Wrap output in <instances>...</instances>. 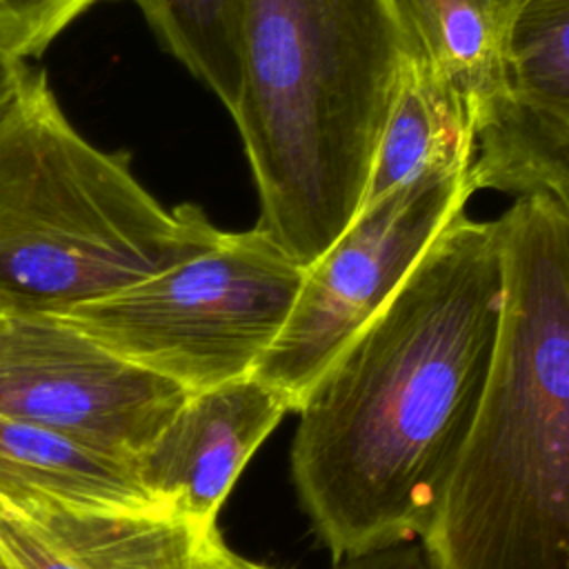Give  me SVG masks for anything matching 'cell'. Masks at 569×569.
I'll list each match as a JSON object with an SVG mask.
<instances>
[{"label":"cell","mask_w":569,"mask_h":569,"mask_svg":"<svg viewBox=\"0 0 569 569\" xmlns=\"http://www.w3.org/2000/svg\"><path fill=\"white\" fill-rule=\"evenodd\" d=\"M0 318H2V316H0Z\"/></svg>","instance_id":"obj_21"},{"label":"cell","mask_w":569,"mask_h":569,"mask_svg":"<svg viewBox=\"0 0 569 569\" xmlns=\"http://www.w3.org/2000/svg\"><path fill=\"white\" fill-rule=\"evenodd\" d=\"M198 204L167 209L124 151L84 138L47 73L0 104V316L64 313L220 238Z\"/></svg>","instance_id":"obj_4"},{"label":"cell","mask_w":569,"mask_h":569,"mask_svg":"<svg viewBox=\"0 0 569 569\" xmlns=\"http://www.w3.org/2000/svg\"><path fill=\"white\" fill-rule=\"evenodd\" d=\"M160 44L231 113L240 93L242 0H131Z\"/></svg>","instance_id":"obj_14"},{"label":"cell","mask_w":569,"mask_h":569,"mask_svg":"<svg viewBox=\"0 0 569 569\" xmlns=\"http://www.w3.org/2000/svg\"><path fill=\"white\" fill-rule=\"evenodd\" d=\"M333 569H433L422 545L396 542L333 560Z\"/></svg>","instance_id":"obj_17"},{"label":"cell","mask_w":569,"mask_h":569,"mask_svg":"<svg viewBox=\"0 0 569 569\" xmlns=\"http://www.w3.org/2000/svg\"><path fill=\"white\" fill-rule=\"evenodd\" d=\"M405 60L440 78L476 129L502 91L516 22L527 0H387Z\"/></svg>","instance_id":"obj_10"},{"label":"cell","mask_w":569,"mask_h":569,"mask_svg":"<svg viewBox=\"0 0 569 569\" xmlns=\"http://www.w3.org/2000/svg\"><path fill=\"white\" fill-rule=\"evenodd\" d=\"M191 569H269V567L251 562V560L238 556L236 551H231L222 542L218 529L211 527L200 536V540L196 545Z\"/></svg>","instance_id":"obj_18"},{"label":"cell","mask_w":569,"mask_h":569,"mask_svg":"<svg viewBox=\"0 0 569 569\" xmlns=\"http://www.w3.org/2000/svg\"><path fill=\"white\" fill-rule=\"evenodd\" d=\"M287 411L284 398L256 376L193 391L136 458L138 476L162 511L207 531L216 527L240 471Z\"/></svg>","instance_id":"obj_9"},{"label":"cell","mask_w":569,"mask_h":569,"mask_svg":"<svg viewBox=\"0 0 569 569\" xmlns=\"http://www.w3.org/2000/svg\"><path fill=\"white\" fill-rule=\"evenodd\" d=\"M476 122L465 102L431 71L405 60L382 122L360 207L429 176L469 173Z\"/></svg>","instance_id":"obj_11"},{"label":"cell","mask_w":569,"mask_h":569,"mask_svg":"<svg viewBox=\"0 0 569 569\" xmlns=\"http://www.w3.org/2000/svg\"><path fill=\"white\" fill-rule=\"evenodd\" d=\"M107 0H0V56H42L78 18Z\"/></svg>","instance_id":"obj_15"},{"label":"cell","mask_w":569,"mask_h":569,"mask_svg":"<svg viewBox=\"0 0 569 569\" xmlns=\"http://www.w3.org/2000/svg\"><path fill=\"white\" fill-rule=\"evenodd\" d=\"M0 498H49L104 509L158 507L136 460L7 416H0Z\"/></svg>","instance_id":"obj_12"},{"label":"cell","mask_w":569,"mask_h":569,"mask_svg":"<svg viewBox=\"0 0 569 569\" xmlns=\"http://www.w3.org/2000/svg\"><path fill=\"white\" fill-rule=\"evenodd\" d=\"M0 569H11V565H9V560L4 558V553H2V549H0Z\"/></svg>","instance_id":"obj_20"},{"label":"cell","mask_w":569,"mask_h":569,"mask_svg":"<svg viewBox=\"0 0 569 569\" xmlns=\"http://www.w3.org/2000/svg\"><path fill=\"white\" fill-rule=\"evenodd\" d=\"M305 267L258 224L64 313L120 358L189 393L253 376Z\"/></svg>","instance_id":"obj_5"},{"label":"cell","mask_w":569,"mask_h":569,"mask_svg":"<svg viewBox=\"0 0 569 569\" xmlns=\"http://www.w3.org/2000/svg\"><path fill=\"white\" fill-rule=\"evenodd\" d=\"M476 191L471 171L429 176L360 207L305 267L289 318L253 376L298 411L320 373L391 300Z\"/></svg>","instance_id":"obj_6"},{"label":"cell","mask_w":569,"mask_h":569,"mask_svg":"<svg viewBox=\"0 0 569 569\" xmlns=\"http://www.w3.org/2000/svg\"><path fill=\"white\" fill-rule=\"evenodd\" d=\"M405 49L387 0H242L231 118L258 227L302 267L360 209Z\"/></svg>","instance_id":"obj_3"},{"label":"cell","mask_w":569,"mask_h":569,"mask_svg":"<svg viewBox=\"0 0 569 569\" xmlns=\"http://www.w3.org/2000/svg\"><path fill=\"white\" fill-rule=\"evenodd\" d=\"M498 220L458 213L298 407L291 478L333 560L422 538L498 342Z\"/></svg>","instance_id":"obj_1"},{"label":"cell","mask_w":569,"mask_h":569,"mask_svg":"<svg viewBox=\"0 0 569 569\" xmlns=\"http://www.w3.org/2000/svg\"><path fill=\"white\" fill-rule=\"evenodd\" d=\"M4 502L76 569H191L196 545L204 533L158 507L104 509L49 498Z\"/></svg>","instance_id":"obj_13"},{"label":"cell","mask_w":569,"mask_h":569,"mask_svg":"<svg viewBox=\"0 0 569 569\" xmlns=\"http://www.w3.org/2000/svg\"><path fill=\"white\" fill-rule=\"evenodd\" d=\"M29 67V62H18L7 56H0V104H4L13 96Z\"/></svg>","instance_id":"obj_19"},{"label":"cell","mask_w":569,"mask_h":569,"mask_svg":"<svg viewBox=\"0 0 569 569\" xmlns=\"http://www.w3.org/2000/svg\"><path fill=\"white\" fill-rule=\"evenodd\" d=\"M471 176L478 191L545 196L569 220V0H527Z\"/></svg>","instance_id":"obj_8"},{"label":"cell","mask_w":569,"mask_h":569,"mask_svg":"<svg viewBox=\"0 0 569 569\" xmlns=\"http://www.w3.org/2000/svg\"><path fill=\"white\" fill-rule=\"evenodd\" d=\"M187 396L62 316L0 318V416L136 460Z\"/></svg>","instance_id":"obj_7"},{"label":"cell","mask_w":569,"mask_h":569,"mask_svg":"<svg viewBox=\"0 0 569 569\" xmlns=\"http://www.w3.org/2000/svg\"><path fill=\"white\" fill-rule=\"evenodd\" d=\"M0 549L11 569H76L22 513L0 498Z\"/></svg>","instance_id":"obj_16"},{"label":"cell","mask_w":569,"mask_h":569,"mask_svg":"<svg viewBox=\"0 0 569 569\" xmlns=\"http://www.w3.org/2000/svg\"><path fill=\"white\" fill-rule=\"evenodd\" d=\"M498 229L493 367L420 545L433 569H569V220L520 196Z\"/></svg>","instance_id":"obj_2"}]
</instances>
